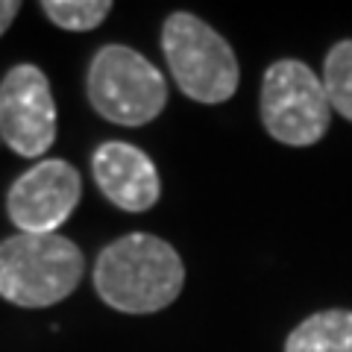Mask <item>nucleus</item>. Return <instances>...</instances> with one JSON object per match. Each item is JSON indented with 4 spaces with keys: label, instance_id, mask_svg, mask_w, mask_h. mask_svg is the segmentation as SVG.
Listing matches in <instances>:
<instances>
[{
    "label": "nucleus",
    "instance_id": "1",
    "mask_svg": "<svg viewBox=\"0 0 352 352\" xmlns=\"http://www.w3.org/2000/svg\"><path fill=\"white\" fill-rule=\"evenodd\" d=\"M185 285V264L168 241L132 232L112 241L94 261V291L120 314H156Z\"/></svg>",
    "mask_w": 352,
    "mask_h": 352
},
{
    "label": "nucleus",
    "instance_id": "2",
    "mask_svg": "<svg viewBox=\"0 0 352 352\" xmlns=\"http://www.w3.org/2000/svg\"><path fill=\"white\" fill-rule=\"evenodd\" d=\"M82 273V250L65 235L18 232L0 241V296L12 305H56L76 291Z\"/></svg>",
    "mask_w": 352,
    "mask_h": 352
},
{
    "label": "nucleus",
    "instance_id": "7",
    "mask_svg": "<svg viewBox=\"0 0 352 352\" xmlns=\"http://www.w3.org/2000/svg\"><path fill=\"white\" fill-rule=\"evenodd\" d=\"M82 197V179L65 159H44L21 173L6 194L9 220L18 232L50 235L74 214Z\"/></svg>",
    "mask_w": 352,
    "mask_h": 352
},
{
    "label": "nucleus",
    "instance_id": "5",
    "mask_svg": "<svg viewBox=\"0 0 352 352\" xmlns=\"http://www.w3.org/2000/svg\"><path fill=\"white\" fill-rule=\"evenodd\" d=\"M261 124L279 144H317L332 124L323 80L300 59L273 62L261 80Z\"/></svg>",
    "mask_w": 352,
    "mask_h": 352
},
{
    "label": "nucleus",
    "instance_id": "8",
    "mask_svg": "<svg viewBox=\"0 0 352 352\" xmlns=\"http://www.w3.org/2000/svg\"><path fill=\"white\" fill-rule=\"evenodd\" d=\"M91 173L106 200L124 212H147L162 197V179L153 159L126 141H106L97 147L91 156Z\"/></svg>",
    "mask_w": 352,
    "mask_h": 352
},
{
    "label": "nucleus",
    "instance_id": "9",
    "mask_svg": "<svg viewBox=\"0 0 352 352\" xmlns=\"http://www.w3.org/2000/svg\"><path fill=\"white\" fill-rule=\"evenodd\" d=\"M285 352H352V311H317L294 329Z\"/></svg>",
    "mask_w": 352,
    "mask_h": 352
},
{
    "label": "nucleus",
    "instance_id": "10",
    "mask_svg": "<svg viewBox=\"0 0 352 352\" xmlns=\"http://www.w3.org/2000/svg\"><path fill=\"white\" fill-rule=\"evenodd\" d=\"M323 91L329 106L352 124V38L338 41L323 59Z\"/></svg>",
    "mask_w": 352,
    "mask_h": 352
},
{
    "label": "nucleus",
    "instance_id": "6",
    "mask_svg": "<svg viewBox=\"0 0 352 352\" xmlns=\"http://www.w3.org/2000/svg\"><path fill=\"white\" fill-rule=\"evenodd\" d=\"M0 138L21 159H38L56 141V103L38 65L21 62L0 80Z\"/></svg>",
    "mask_w": 352,
    "mask_h": 352
},
{
    "label": "nucleus",
    "instance_id": "12",
    "mask_svg": "<svg viewBox=\"0 0 352 352\" xmlns=\"http://www.w3.org/2000/svg\"><path fill=\"white\" fill-rule=\"evenodd\" d=\"M21 12V3L18 0H0V36L12 27V21H15V15Z\"/></svg>",
    "mask_w": 352,
    "mask_h": 352
},
{
    "label": "nucleus",
    "instance_id": "3",
    "mask_svg": "<svg viewBox=\"0 0 352 352\" xmlns=\"http://www.w3.org/2000/svg\"><path fill=\"white\" fill-rule=\"evenodd\" d=\"M162 50L179 91L203 106L226 103L238 91L241 68L229 41L191 12H173L162 27Z\"/></svg>",
    "mask_w": 352,
    "mask_h": 352
},
{
    "label": "nucleus",
    "instance_id": "4",
    "mask_svg": "<svg viewBox=\"0 0 352 352\" xmlns=\"http://www.w3.org/2000/svg\"><path fill=\"white\" fill-rule=\"evenodd\" d=\"M88 103L118 126H144L162 115L168 82L162 71L126 44H106L94 53L85 76Z\"/></svg>",
    "mask_w": 352,
    "mask_h": 352
},
{
    "label": "nucleus",
    "instance_id": "11",
    "mask_svg": "<svg viewBox=\"0 0 352 352\" xmlns=\"http://www.w3.org/2000/svg\"><path fill=\"white\" fill-rule=\"evenodd\" d=\"M41 12L68 32H88L103 24L106 15L112 12V3L109 0H44Z\"/></svg>",
    "mask_w": 352,
    "mask_h": 352
}]
</instances>
